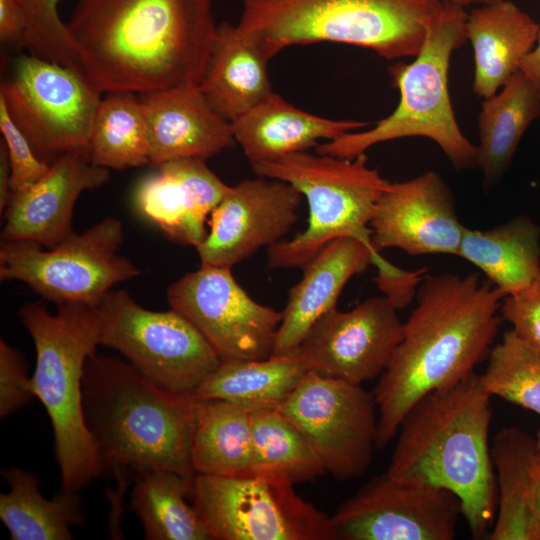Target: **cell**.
<instances>
[{
    "instance_id": "4fadbf2b",
    "label": "cell",
    "mask_w": 540,
    "mask_h": 540,
    "mask_svg": "<svg viewBox=\"0 0 540 540\" xmlns=\"http://www.w3.org/2000/svg\"><path fill=\"white\" fill-rule=\"evenodd\" d=\"M373 393L360 384L308 371L278 408L305 435L326 473L349 480L365 473L377 441Z\"/></svg>"
},
{
    "instance_id": "d6a6232c",
    "label": "cell",
    "mask_w": 540,
    "mask_h": 540,
    "mask_svg": "<svg viewBox=\"0 0 540 540\" xmlns=\"http://www.w3.org/2000/svg\"><path fill=\"white\" fill-rule=\"evenodd\" d=\"M193 479L172 471H152L136 478L130 508L139 517L148 540L211 539L190 496Z\"/></svg>"
},
{
    "instance_id": "74e56055",
    "label": "cell",
    "mask_w": 540,
    "mask_h": 540,
    "mask_svg": "<svg viewBox=\"0 0 540 540\" xmlns=\"http://www.w3.org/2000/svg\"><path fill=\"white\" fill-rule=\"evenodd\" d=\"M499 313L514 333L540 354V273L523 290L504 296Z\"/></svg>"
},
{
    "instance_id": "277c9868",
    "label": "cell",
    "mask_w": 540,
    "mask_h": 540,
    "mask_svg": "<svg viewBox=\"0 0 540 540\" xmlns=\"http://www.w3.org/2000/svg\"><path fill=\"white\" fill-rule=\"evenodd\" d=\"M83 411L105 473L120 480L152 471L189 479L198 400L158 386L128 361L91 355L83 375Z\"/></svg>"
},
{
    "instance_id": "5bb4252c",
    "label": "cell",
    "mask_w": 540,
    "mask_h": 540,
    "mask_svg": "<svg viewBox=\"0 0 540 540\" xmlns=\"http://www.w3.org/2000/svg\"><path fill=\"white\" fill-rule=\"evenodd\" d=\"M171 309L186 317L221 359H267L273 354L282 311L252 299L231 268L204 266L167 290Z\"/></svg>"
},
{
    "instance_id": "60d3db41",
    "label": "cell",
    "mask_w": 540,
    "mask_h": 540,
    "mask_svg": "<svg viewBox=\"0 0 540 540\" xmlns=\"http://www.w3.org/2000/svg\"><path fill=\"white\" fill-rule=\"evenodd\" d=\"M11 169L6 147L1 140L0 145V212L5 210L10 196Z\"/></svg>"
},
{
    "instance_id": "d590c367",
    "label": "cell",
    "mask_w": 540,
    "mask_h": 540,
    "mask_svg": "<svg viewBox=\"0 0 540 540\" xmlns=\"http://www.w3.org/2000/svg\"><path fill=\"white\" fill-rule=\"evenodd\" d=\"M17 1L25 15L24 46L30 54L80 70L67 25L58 13L60 0Z\"/></svg>"
},
{
    "instance_id": "7a4b0ae2",
    "label": "cell",
    "mask_w": 540,
    "mask_h": 540,
    "mask_svg": "<svg viewBox=\"0 0 540 540\" xmlns=\"http://www.w3.org/2000/svg\"><path fill=\"white\" fill-rule=\"evenodd\" d=\"M504 296L476 273L423 278L402 339L372 392L378 449L397 435L418 400L460 382L488 357L503 320L498 312Z\"/></svg>"
},
{
    "instance_id": "d4e9b609",
    "label": "cell",
    "mask_w": 540,
    "mask_h": 540,
    "mask_svg": "<svg viewBox=\"0 0 540 540\" xmlns=\"http://www.w3.org/2000/svg\"><path fill=\"white\" fill-rule=\"evenodd\" d=\"M269 61L236 24L223 22L216 28L199 86L213 109L232 122L273 92Z\"/></svg>"
},
{
    "instance_id": "ee69618b",
    "label": "cell",
    "mask_w": 540,
    "mask_h": 540,
    "mask_svg": "<svg viewBox=\"0 0 540 540\" xmlns=\"http://www.w3.org/2000/svg\"><path fill=\"white\" fill-rule=\"evenodd\" d=\"M458 5L466 8L468 6H481L485 4H491L502 0H453Z\"/></svg>"
},
{
    "instance_id": "3957f363",
    "label": "cell",
    "mask_w": 540,
    "mask_h": 540,
    "mask_svg": "<svg viewBox=\"0 0 540 540\" xmlns=\"http://www.w3.org/2000/svg\"><path fill=\"white\" fill-rule=\"evenodd\" d=\"M490 399L475 372L423 396L401 422L386 471L454 493L474 539L487 535L498 507L488 439Z\"/></svg>"
},
{
    "instance_id": "b9f144b4",
    "label": "cell",
    "mask_w": 540,
    "mask_h": 540,
    "mask_svg": "<svg viewBox=\"0 0 540 540\" xmlns=\"http://www.w3.org/2000/svg\"><path fill=\"white\" fill-rule=\"evenodd\" d=\"M519 70L540 89V30L535 47L524 57Z\"/></svg>"
},
{
    "instance_id": "9c48e42d",
    "label": "cell",
    "mask_w": 540,
    "mask_h": 540,
    "mask_svg": "<svg viewBox=\"0 0 540 540\" xmlns=\"http://www.w3.org/2000/svg\"><path fill=\"white\" fill-rule=\"evenodd\" d=\"M124 227L106 217L81 234L71 233L52 248L27 240H1L0 279L27 284L43 299L56 304L98 305L112 287L140 274L119 254Z\"/></svg>"
},
{
    "instance_id": "603a6c76",
    "label": "cell",
    "mask_w": 540,
    "mask_h": 540,
    "mask_svg": "<svg viewBox=\"0 0 540 540\" xmlns=\"http://www.w3.org/2000/svg\"><path fill=\"white\" fill-rule=\"evenodd\" d=\"M230 123L235 143L251 165L308 151L320 140L331 141L369 125L308 113L275 92Z\"/></svg>"
},
{
    "instance_id": "6da1fadb",
    "label": "cell",
    "mask_w": 540,
    "mask_h": 540,
    "mask_svg": "<svg viewBox=\"0 0 540 540\" xmlns=\"http://www.w3.org/2000/svg\"><path fill=\"white\" fill-rule=\"evenodd\" d=\"M66 23L99 93L199 84L217 26L212 0H76Z\"/></svg>"
},
{
    "instance_id": "52a82bcc",
    "label": "cell",
    "mask_w": 540,
    "mask_h": 540,
    "mask_svg": "<svg viewBox=\"0 0 540 540\" xmlns=\"http://www.w3.org/2000/svg\"><path fill=\"white\" fill-rule=\"evenodd\" d=\"M467 16L464 7L443 0L414 60L389 66L391 84L400 93L395 110L371 129L319 143L315 152L352 159L379 143L418 136L434 141L455 169L476 167L477 146L460 129L448 88L451 55L467 41Z\"/></svg>"
},
{
    "instance_id": "836d02e7",
    "label": "cell",
    "mask_w": 540,
    "mask_h": 540,
    "mask_svg": "<svg viewBox=\"0 0 540 540\" xmlns=\"http://www.w3.org/2000/svg\"><path fill=\"white\" fill-rule=\"evenodd\" d=\"M89 158L97 166L123 170L150 164V146L140 96L111 92L101 98L92 125Z\"/></svg>"
},
{
    "instance_id": "f6af8a7d",
    "label": "cell",
    "mask_w": 540,
    "mask_h": 540,
    "mask_svg": "<svg viewBox=\"0 0 540 540\" xmlns=\"http://www.w3.org/2000/svg\"><path fill=\"white\" fill-rule=\"evenodd\" d=\"M535 440H536V445H537L538 452L540 454V429H539V431L537 433V436H536Z\"/></svg>"
},
{
    "instance_id": "8fae6325",
    "label": "cell",
    "mask_w": 540,
    "mask_h": 540,
    "mask_svg": "<svg viewBox=\"0 0 540 540\" xmlns=\"http://www.w3.org/2000/svg\"><path fill=\"white\" fill-rule=\"evenodd\" d=\"M293 487L251 474H196L190 497L211 539L337 540L332 517Z\"/></svg>"
},
{
    "instance_id": "cb8c5ba5",
    "label": "cell",
    "mask_w": 540,
    "mask_h": 540,
    "mask_svg": "<svg viewBox=\"0 0 540 540\" xmlns=\"http://www.w3.org/2000/svg\"><path fill=\"white\" fill-rule=\"evenodd\" d=\"M539 30L540 25L510 0L474 7L466 21L475 60L473 92L483 99L496 94L520 71Z\"/></svg>"
},
{
    "instance_id": "ba28073f",
    "label": "cell",
    "mask_w": 540,
    "mask_h": 540,
    "mask_svg": "<svg viewBox=\"0 0 540 540\" xmlns=\"http://www.w3.org/2000/svg\"><path fill=\"white\" fill-rule=\"evenodd\" d=\"M251 166L258 176L294 186L309 207L303 232L268 247L269 268L302 269L327 243L341 237L373 246L370 221L391 182L369 167L365 153L350 159L301 151Z\"/></svg>"
},
{
    "instance_id": "e575fe53",
    "label": "cell",
    "mask_w": 540,
    "mask_h": 540,
    "mask_svg": "<svg viewBox=\"0 0 540 540\" xmlns=\"http://www.w3.org/2000/svg\"><path fill=\"white\" fill-rule=\"evenodd\" d=\"M488 360L479 375L485 392L540 415V354L509 330L491 348Z\"/></svg>"
},
{
    "instance_id": "7c38bea8",
    "label": "cell",
    "mask_w": 540,
    "mask_h": 540,
    "mask_svg": "<svg viewBox=\"0 0 540 540\" xmlns=\"http://www.w3.org/2000/svg\"><path fill=\"white\" fill-rule=\"evenodd\" d=\"M100 94L81 71L30 53L14 59L0 86L10 116L48 164L67 153L89 155Z\"/></svg>"
},
{
    "instance_id": "4316f807",
    "label": "cell",
    "mask_w": 540,
    "mask_h": 540,
    "mask_svg": "<svg viewBox=\"0 0 540 540\" xmlns=\"http://www.w3.org/2000/svg\"><path fill=\"white\" fill-rule=\"evenodd\" d=\"M457 256L479 268L505 296L516 293L540 273V227L527 216L486 230L465 227Z\"/></svg>"
},
{
    "instance_id": "9a60e30c",
    "label": "cell",
    "mask_w": 540,
    "mask_h": 540,
    "mask_svg": "<svg viewBox=\"0 0 540 540\" xmlns=\"http://www.w3.org/2000/svg\"><path fill=\"white\" fill-rule=\"evenodd\" d=\"M370 264L378 268L375 278L378 287L397 308L412 301L424 278V269L406 271L388 262L374 246L361 240L334 239L306 263L301 280L289 290L272 355L291 354L312 325L336 307L346 283Z\"/></svg>"
},
{
    "instance_id": "8d00e7d4",
    "label": "cell",
    "mask_w": 540,
    "mask_h": 540,
    "mask_svg": "<svg viewBox=\"0 0 540 540\" xmlns=\"http://www.w3.org/2000/svg\"><path fill=\"white\" fill-rule=\"evenodd\" d=\"M0 131L10 163V190L12 195L37 182L46 174L51 164L37 156L26 135L10 116L1 97Z\"/></svg>"
},
{
    "instance_id": "ffe728a7",
    "label": "cell",
    "mask_w": 540,
    "mask_h": 540,
    "mask_svg": "<svg viewBox=\"0 0 540 540\" xmlns=\"http://www.w3.org/2000/svg\"><path fill=\"white\" fill-rule=\"evenodd\" d=\"M109 177V169L92 163L88 154L60 156L37 182L10 196L1 240L55 247L74 232L73 208L81 193L106 184Z\"/></svg>"
},
{
    "instance_id": "ac0fdd59",
    "label": "cell",
    "mask_w": 540,
    "mask_h": 540,
    "mask_svg": "<svg viewBox=\"0 0 540 540\" xmlns=\"http://www.w3.org/2000/svg\"><path fill=\"white\" fill-rule=\"evenodd\" d=\"M302 194L291 184L259 176L231 186L210 214L196 248L201 265L231 268L282 240L298 219Z\"/></svg>"
},
{
    "instance_id": "5b68a950",
    "label": "cell",
    "mask_w": 540,
    "mask_h": 540,
    "mask_svg": "<svg viewBox=\"0 0 540 540\" xmlns=\"http://www.w3.org/2000/svg\"><path fill=\"white\" fill-rule=\"evenodd\" d=\"M236 26L271 60L295 45L333 42L387 60L415 57L443 0H240Z\"/></svg>"
},
{
    "instance_id": "d6986e66",
    "label": "cell",
    "mask_w": 540,
    "mask_h": 540,
    "mask_svg": "<svg viewBox=\"0 0 540 540\" xmlns=\"http://www.w3.org/2000/svg\"><path fill=\"white\" fill-rule=\"evenodd\" d=\"M370 229L378 251L398 248L409 255L457 256L465 226L448 185L439 174L427 171L389 184L377 201Z\"/></svg>"
},
{
    "instance_id": "8992f818",
    "label": "cell",
    "mask_w": 540,
    "mask_h": 540,
    "mask_svg": "<svg viewBox=\"0 0 540 540\" xmlns=\"http://www.w3.org/2000/svg\"><path fill=\"white\" fill-rule=\"evenodd\" d=\"M19 316L35 346L32 386L53 428L61 489L79 492L105 474L85 422L82 389L86 361L100 345L99 309L62 302L51 314L42 303L30 302Z\"/></svg>"
},
{
    "instance_id": "2e32d148",
    "label": "cell",
    "mask_w": 540,
    "mask_h": 540,
    "mask_svg": "<svg viewBox=\"0 0 540 540\" xmlns=\"http://www.w3.org/2000/svg\"><path fill=\"white\" fill-rule=\"evenodd\" d=\"M460 515L451 491L385 473L344 501L332 520L341 540H452Z\"/></svg>"
},
{
    "instance_id": "7bdbcfd3",
    "label": "cell",
    "mask_w": 540,
    "mask_h": 540,
    "mask_svg": "<svg viewBox=\"0 0 540 540\" xmlns=\"http://www.w3.org/2000/svg\"><path fill=\"white\" fill-rule=\"evenodd\" d=\"M534 515H535L537 526L540 531V474L537 480L535 494H534Z\"/></svg>"
},
{
    "instance_id": "f1b7e54d",
    "label": "cell",
    "mask_w": 540,
    "mask_h": 540,
    "mask_svg": "<svg viewBox=\"0 0 540 540\" xmlns=\"http://www.w3.org/2000/svg\"><path fill=\"white\" fill-rule=\"evenodd\" d=\"M308 370L292 354L267 359H221L193 392L195 400H223L250 412L279 408Z\"/></svg>"
},
{
    "instance_id": "f546056e",
    "label": "cell",
    "mask_w": 540,
    "mask_h": 540,
    "mask_svg": "<svg viewBox=\"0 0 540 540\" xmlns=\"http://www.w3.org/2000/svg\"><path fill=\"white\" fill-rule=\"evenodd\" d=\"M3 476L9 491L0 495V518L12 540H70L71 527L85 523L78 492L61 489L46 499L34 474L9 467Z\"/></svg>"
},
{
    "instance_id": "1f68e13d",
    "label": "cell",
    "mask_w": 540,
    "mask_h": 540,
    "mask_svg": "<svg viewBox=\"0 0 540 540\" xmlns=\"http://www.w3.org/2000/svg\"><path fill=\"white\" fill-rule=\"evenodd\" d=\"M251 425V475L295 485L326 473L308 439L278 408L251 412Z\"/></svg>"
},
{
    "instance_id": "f35d334b",
    "label": "cell",
    "mask_w": 540,
    "mask_h": 540,
    "mask_svg": "<svg viewBox=\"0 0 540 540\" xmlns=\"http://www.w3.org/2000/svg\"><path fill=\"white\" fill-rule=\"evenodd\" d=\"M35 397L32 377L26 374L19 350L0 340V418L23 408Z\"/></svg>"
},
{
    "instance_id": "ab89813d",
    "label": "cell",
    "mask_w": 540,
    "mask_h": 540,
    "mask_svg": "<svg viewBox=\"0 0 540 540\" xmlns=\"http://www.w3.org/2000/svg\"><path fill=\"white\" fill-rule=\"evenodd\" d=\"M26 20L17 0H0V38L3 43L23 44Z\"/></svg>"
},
{
    "instance_id": "4dcf8cb0",
    "label": "cell",
    "mask_w": 540,
    "mask_h": 540,
    "mask_svg": "<svg viewBox=\"0 0 540 540\" xmlns=\"http://www.w3.org/2000/svg\"><path fill=\"white\" fill-rule=\"evenodd\" d=\"M251 462V412L223 400H198L191 447L195 474L248 475Z\"/></svg>"
},
{
    "instance_id": "484cf974",
    "label": "cell",
    "mask_w": 540,
    "mask_h": 540,
    "mask_svg": "<svg viewBox=\"0 0 540 540\" xmlns=\"http://www.w3.org/2000/svg\"><path fill=\"white\" fill-rule=\"evenodd\" d=\"M497 472V515L490 540H540L534 515V494L540 474L536 440L527 432L508 427L500 430L491 446Z\"/></svg>"
},
{
    "instance_id": "30bf717a",
    "label": "cell",
    "mask_w": 540,
    "mask_h": 540,
    "mask_svg": "<svg viewBox=\"0 0 540 540\" xmlns=\"http://www.w3.org/2000/svg\"><path fill=\"white\" fill-rule=\"evenodd\" d=\"M97 307L100 345L117 350L169 392L191 397L221 362L201 332L174 309H146L121 289L108 291Z\"/></svg>"
},
{
    "instance_id": "e0dca14e",
    "label": "cell",
    "mask_w": 540,
    "mask_h": 540,
    "mask_svg": "<svg viewBox=\"0 0 540 540\" xmlns=\"http://www.w3.org/2000/svg\"><path fill=\"white\" fill-rule=\"evenodd\" d=\"M397 310L387 296L368 298L349 311L332 308L291 354L308 371L362 385L380 377L402 339Z\"/></svg>"
},
{
    "instance_id": "83f0119b",
    "label": "cell",
    "mask_w": 540,
    "mask_h": 540,
    "mask_svg": "<svg viewBox=\"0 0 540 540\" xmlns=\"http://www.w3.org/2000/svg\"><path fill=\"white\" fill-rule=\"evenodd\" d=\"M540 117V89L522 72L484 99L478 115L476 167L485 187L495 185L511 163L530 124Z\"/></svg>"
},
{
    "instance_id": "7402d4cb",
    "label": "cell",
    "mask_w": 540,
    "mask_h": 540,
    "mask_svg": "<svg viewBox=\"0 0 540 540\" xmlns=\"http://www.w3.org/2000/svg\"><path fill=\"white\" fill-rule=\"evenodd\" d=\"M146 120L150 164L208 158L234 143L231 123L211 106L199 84L140 96Z\"/></svg>"
},
{
    "instance_id": "44dd1931",
    "label": "cell",
    "mask_w": 540,
    "mask_h": 540,
    "mask_svg": "<svg viewBox=\"0 0 540 540\" xmlns=\"http://www.w3.org/2000/svg\"><path fill=\"white\" fill-rule=\"evenodd\" d=\"M134 192L138 212L170 240L197 248L210 214L228 194L225 184L201 159H176L156 166Z\"/></svg>"
}]
</instances>
